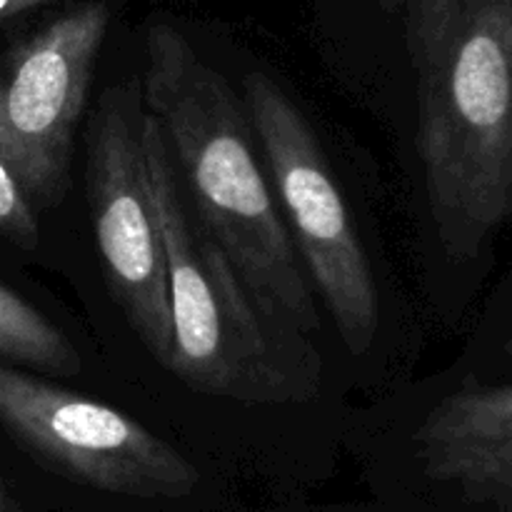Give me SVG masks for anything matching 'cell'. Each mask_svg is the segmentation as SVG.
Returning <instances> with one entry per match:
<instances>
[{
	"instance_id": "obj_1",
	"label": "cell",
	"mask_w": 512,
	"mask_h": 512,
	"mask_svg": "<svg viewBox=\"0 0 512 512\" xmlns=\"http://www.w3.org/2000/svg\"><path fill=\"white\" fill-rule=\"evenodd\" d=\"M140 95L193 193L200 228L218 243L265 318L310 338L320 330L313 285L255 158L248 115L225 75L178 28L155 20L145 30Z\"/></svg>"
},
{
	"instance_id": "obj_2",
	"label": "cell",
	"mask_w": 512,
	"mask_h": 512,
	"mask_svg": "<svg viewBox=\"0 0 512 512\" xmlns=\"http://www.w3.org/2000/svg\"><path fill=\"white\" fill-rule=\"evenodd\" d=\"M410 53L430 218L473 260L512 220V0H423Z\"/></svg>"
},
{
	"instance_id": "obj_3",
	"label": "cell",
	"mask_w": 512,
	"mask_h": 512,
	"mask_svg": "<svg viewBox=\"0 0 512 512\" xmlns=\"http://www.w3.org/2000/svg\"><path fill=\"white\" fill-rule=\"evenodd\" d=\"M143 160L168 283V368L190 390L245 405L305 403L323 363L308 338L265 318L230 260L188 215L158 120L143 113Z\"/></svg>"
},
{
	"instance_id": "obj_4",
	"label": "cell",
	"mask_w": 512,
	"mask_h": 512,
	"mask_svg": "<svg viewBox=\"0 0 512 512\" xmlns=\"http://www.w3.org/2000/svg\"><path fill=\"white\" fill-rule=\"evenodd\" d=\"M243 108L263 145L273 190L313 290L353 358L380 328V295L358 228L333 178L318 133L268 73L243 78Z\"/></svg>"
},
{
	"instance_id": "obj_5",
	"label": "cell",
	"mask_w": 512,
	"mask_h": 512,
	"mask_svg": "<svg viewBox=\"0 0 512 512\" xmlns=\"http://www.w3.org/2000/svg\"><path fill=\"white\" fill-rule=\"evenodd\" d=\"M140 80L98 100L85 138V190L108 285L135 338L168 368L173 348L165 255L143 160Z\"/></svg>"
},
{
	"instance_id": "obj_6",
	"label": "cell",
	"mask_w": 512,
	"mask_h": 512,
	"mask_svg": "<svg viewBox=\"0 0 512 512\" xmlns=\"http://www.w3.org/2000/svg\"><path fill=\"white\" fill-rule=\"evenodd\" d=\"M0 425L73 483L130 498H185L200 473L180 450L110 405L0 363Z\"/></svg>"
},
{
	"instance_id": "obj_7",
	"label": "cell",
	"mask_w": 512,
	"mask_h": 512,
	"mask_svg": "<svg viewBox=\"0 0 512 512\" xmlns=\"http://www.w3.org/2000/svg\"><path fill=\"white\" fill-rule=\"evenodd\" d=\"M105 3H83L15 45L0 65V160L35 210L70 183L75 133L108 30Z\"/></svg>"
},
{
	"instance_id": "obj_8",
	"label": "cell",
	"mask_w": 512,
	"mask_h": 512,
	"mask_svg": "<svg viewBox=\"0 0 512 512\" xmlns=\"http://www.w3.org/2000/svg\"><path fill=\"white\" fill-rule=\"evenodd\" d=\"M413 438L428 478L470 503L512 512V383L463 385L425 415Z\"/></svg>"
},
{
	"instance_id": "obj_9",
	"label": "cell",
	"mask_w": 512,
	"mask_h": 512,
	"mask_svg": "<svg viewBox=\"0 0 512 512\" xmlns=\"http://www.w3.org/2000/svg\"><path fill=\"white\" fill-rule=\"evenodd\" d=\"M0 363L45 378H75L83 358L73 340L23 295L0 283Z\"/></svg>"
},
{
	"instance_id": "obj_10",
	"label": "cell",
	"mask_w": 512,
	"mask_h": 512,
	"mask_svg": "<svg viewBox=\"0 0 512 512\" xmlns=\"http://www.w3.org/2000/svg\"><path fill=\"white\" fill-rule=\"evenodd\" d=\"M0 235L25 250H33L40 238L35 208L3 160H0Z\"/></svg>"
},
{
	"instance_id": "obj_11",
	"label": "cell",
	"mask_w": 512,
	"mask_h": 512,
	"mask_svg": "<svg viewBox=\"0 0 512 512\" xmlns=\"http://www.w3.org/2000/svg\"><path fill=\"white\" fill-rule=\"evenodd\" d=\"M48 3H55V0H0V20L15 18V15L28 13V10Z\"/></svg>"
},
{
	"instance_id": "obj_12",
	"label": "cell",
	"mask_w": 512,
	"mask_h": 512,
	"mask_svg": "<svg viewBox=\"0 0 512 512\" xmlns=\"http://www.w3.org/2000/svg\"><path fill=\"white\" fill-rule=\"evenodd\" d=\"M0 512H18V508L8 500V495L3 493V488H0Z\"/></svg>"
},
{
	"instance_id": "obj_13",
	"label": "cell",
	"mask_w": 512,
	"mask_h": 512,
	"mask_svg": "<svg viewBox=\"0 0 512 512\" xmlns=\"http://www.w3.org/2000/svg\"><path fill=\"white\" fill-rule=\"evenodd\" d=\"M505 355H508V358L512 360V340H508V343H505Z\"/></svg>"
}]
</instances>
